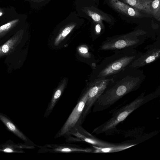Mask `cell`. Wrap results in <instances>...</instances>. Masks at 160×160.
<instances>
[{"label":"cell","instance_id":"cell-1","mask_svg":"<svg viewBox=\"0 0 160 160\" xmlns=\"http://www.w3.org/2000/svg\"><path fill=\"white\" fill-rule=\"evenodd\" d=\"M145 77L142 70L129 66L117 74L93 105V111L106 109L124 96L138 89Z\"/></svg>","mask_w":160,"mask_h":160},{"label":"cell","instance_id":"cell-2","mask_svg":"<svg viewBox=\"0 0 160 160\" xmlns=\"http://www.w3.org/2000/svg\"><path fill=\"white\" fill-rule=\"evenodd\" d=\"M114 53L104 58L97 66L94 73L95 80L112 78L129 66L142 52L135 49L114 51Z\"/></svg>","mask_w":160,"mask_h":160},{"label":"cell","instance_id":"cell-3","mask_svg":"<svg viewBox=\"0 0 160 160\" xmlns=\"http://www.w3.org/2000/svg\"><path fill=\"white\" fill-rule=\"evenodd\" d=\"M160 94V86L155 91L147 95H145V92L142 93L131 102L117 110L111 118L95 128L92 132L98 134L112 132L115 130L116 126L132 112L144 104L158 97Z\"/></svg>","mask_w":160,"mask_h":160},{"label":"cell","instance_id":"cell-4","mask_svg":"<svg viewBox=\"0 0 160 160\" xmlns=\"http://www.w3.org/2000/svg\"><path fill=\"white\" fill-rule=\"evenodd\" d=\"M148 32L138 30L124 34L108 37L102 43L99 49L101 51H116L135 49L145 41Z\"/></svg>","mask_w":160,"mask_h":160},{"label":"cell","instance_id":"cell-5","mask_svg":"<svg viewBox=\"0 0 160 160\" xmlns=\"http://www.w3.org/2000/svg\"><path fill=\"white\" fill-rule=\"evenodd\" d=\"M63 136L65 138L66 142H83L101 147L111 146L116 144L98 139L84 129L81 125L73 128Z\"/></svg>","mask_w":160,"mask_h":160},{"label":"cell","instance_id":"cell-6","mask_svg":"<svg viewBox=\"0 0 160 160\" xmlns=\"http://www.w3.org/2000/svg\"><path fill=\"white\" fill-rule=\"evenodd\" d=\"M88 90L78 100L74 108L64 123L56 134L54 138L63 136L71 129L81 125L83 122L82 119L83 110L88 96Z\"/></svg>","mask_w":160,"mask_h":160},{"label":"cell","instance_id":"cell-7","mask_svg":"<svg viewBox=\"0 0 160 160\" xmlns=\"http://www.w3.org/2000/svg\"><path fill=\"white\" fill-rule=\"evenodd\" d=\"M146 51L131 63L129 67L139 69L153 62L160 57V40L159 38L153 43L147 46L145 48Z\"/></svg>","mask_w":160,"mask_h":160},{"label":"cell","instance_id":"cell-8","mask_svg":"<svg viewBox=\"0 0 160 160\" xmlns=\"http://www.w3.org/2000/svg\"><path fill=\"white\" fill-rule=\"evenodd\" d=\"M112 78L95 80L93 85L88 90V99L83 111V121L86 116L90 112L91 109L95 102L108 85Z\"/></svg>","mask_w":160,"mask_h":160},{"label":"cell","instance_id":"cell-9","mask_svg":"<svg viewBox=\"0 0 160 160\" xmlns=\"http://www.w3.org/2000/svg\"><path fill=\"white\" fill-rule=\"evenodd\" d=\"M39 148L38 153H92L93 148H84L76 144H47L37 146Z\"/></svg>","mask_w":160,"mask_h":160},{"label":"cell","instance_id":"cell-10","mask_svg":"<svg viewBox=\"0 0 160 160\" xmlns=\"http://www.w3.org/2000/svg\"><path fill=\"white\" fill-rule=\"evenodd\" d=\"M0 120L8 130L23 141L26 144L33 146L35 145L21 131L12 120L6 115L0 113Z\"/></svg>","mask_w":160,"mask_h":160},{"label":"cell","instance_id":"cell-11","mask_svg":"<svg viewBox=\"0 0 160 160\" xmlns=\"http://www.w3.org/2000/svg\"><path fill=\"white\" fill-rule=\"evenodd\" d=\"M111 6L118 11L126 15L140 18L141 14L137 9L118 0H110Z\"/></svg>","mask_w":160,"mask_h":160},{"label":"cell","instance_id":"cell-12","mask_svg":"<svg viewBox=\"0 0 160 160\" xmlns=\"http://www.w3.org/2000/svg\"><path fill=\"white\" fill-rule=\"evenodd\" d=\"M35 148L33 145L21 143H16L9 140L0 145V151L7 153H24L23 149H32Z\"/></svg>","mask_w":160,"mask_h":160},{"label":"cell","instance_id":"cell-13","mask_svg":"<svg viewBox=\"0 0 160 160\" xmlns=\"http://www.w3.org/2000/svg\"><path fill=\"white\" fill-rule=\"evenodd\" d=\"M137 144L124 143L116 144V145L108 147H101L92 145L93 153H108L120 152L133 147Z\"/></svg>","mask_w":160,"mask_h":160},{"label":"cell","instance_id":"cell-14","mask_svg":"<svg viewBox=\"0 0 160 160\" xmlns=\"http://www.w3.org/2000/svg\"><path fill=\"white\" fill-rule=\"evenodd\" d=\"M153 0H123L134 8L152 14L150 5Z\"/></svg>","mask_w":160,"mask_h":160},{"label":"cell","instance_id":"cell-15","mask_svg":"<svg viewBox=\"0 0 160 160\" xmlns=\"http://www.w3.org/2000/svg\"><path fill=\"white\" fill-rule=\"evenodd\" d=\"M22 33V30L21 29L17 32L13 37L0 46V56L5 55L10 51L15 44H17L18 40L21 37Z\"/></svg>","mask_w":160,"mask_h":160},{"label":"cell","instance_id":"cell-16","mask_svg":"<svg viewBox=\"0 0 160 160\" xmlns=\"http://www.w3.org/2000/svg\"><path fill=\"white\" fill-rule=\"evenodd\" d=\"M18 19L12 20L0 27V36H2L12 30L19 23Z\"/></svg>","mask_w":160,"mask_h":160},{"label":"cell","instance_id":"cell-17","mask_svg":"<svg viewBox=\"0 0 160 160\" xmlns=\"http://www.w3.org/2000/svg\"><path fill=\"white\" fill-rule=\"evenodd\" d=\"M152 14L153 17L159 20L160 18V0H153L150 5Z\"/></svg>","mask_w":160,"mask_h":160},{"label":"cell","instance_id":"cell-18","mask_svg":"<svg viewBox=\"0 0 160 160\" xmlns=\"http://www.w3.org/2000/svg\"><path fill=\"white\" fill-rule=\"evenodd\" d=\"M88 14L92 19L95 22H100L103 19L102 17L97 13L89 11Z\"/></svg>","mask_w":160,"mask_h":160},{"label":"cell","instance_id":"cell-19","mask_svg":"<svg viewBox=\"0 0 160 160\" xmlns=\"http://www.w3.org/2000/svg\"><path fill=\"white\" fill-rule=\"evenodd\" d=\"M74 27V25H72L65 28L61 33L62 36L63 37L66 36L70 32Z\"/></svg>","mask_w":160,"mask_h":160},{"label":"cell","instance_id":"cell-20","mask_svg":"<svg viewBox=\"0 0 160 160\" xmlns=\"http://www.w3.org/2000/svg\"><path fill=\"white\" fill-rule=\"evenodd\" d=\"M102 28L101 25L99 23H97L95 26V31L96 34L97 35H99L101 33Z\"/></svg>","mask_w":160,"mask_h":160},{"label":"cell","instance_id":"cell-21","mask_svg":"<svg viewBox=\"0 0 160 160\" xmlns=\"http://www.w3.org/2000/svg\"><path fill=\"white\" fill-rule=\"evenodd\" d=\"M79 51L83 54L87 53L88 52V49L85 47H82L79 48Z\"/></svg>","mask_w":160,"mask_h":160},{"label":"cell","instance_id":"cell-22","mask_svg":"<svg viewBox=\"0 0 160 160\" xmlns=\"http://www.w3.org/2000/svg\"><path fill=\"white\" fill-rule=\"evenodd\" d=\"M3 15V12H2L0 10V17L2 16Z\"/></svg>","mask_w":160,"mask_h":160}]
</instances>
